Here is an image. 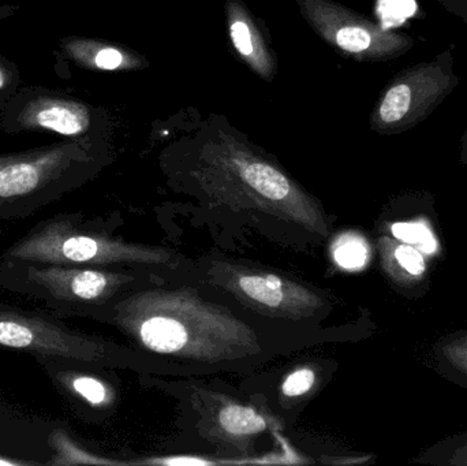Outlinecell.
I'll use <instances>...</instances> for the list:
<instances>
[{
	"mask_svg": "<svg viewBox=\"0 0 467 466\" xmlns=\"http://www.w3.org/2000/svg\"><path fill=\"white\" fill-rule=\"evenodd\" d=\"M49 448L54 451L52 460L46 462V465L71 466V465H115L122 464L114 460L103 459L98 454L90 453L87 449L82 448L70 437L66 430L57 429L49 434Z\"/></svg>",
	"mask_w": 467,
	"mask_h": 466,
	"instance_id": "cell-15",
	"label": "cell"
},
{
	"mask_svg": "<svg viewBox=\"0 0 467 466\" xmlns=\"http://www.w3.org/2000/svg\"><path fill=\"white\" fill-rule=\"evenodd\" d=\"M320 378L315 367L299 366L285 375L280 386V394L285 401H298L305 399L318 388Z\"/></svg>",
	"mask_w": 467,
	"mask_h": 466,
	"instance_id": "cell-17",
	"label": "cell"
},
{
	"mask_svg": "<svg viewBox=\"0 0 467 466\" xmlns=\"http://www.w3.org/2000/svg\"><path fill=\"white\" fill-rule=\"evenodd\" d=\"M161 167L170 188L192 197L207 222L249 229L296 251H312L331 237L323 204L235 130L202 129L164 150Z\"/></svg>",
	"mask_w": 467,
	"mask_h": 466,
	"instance_id": "cell-2",
	"label": "cell"
},
{
	"mask_svg": "<svg viewBox=\"0 0 467 466\" xmlns=\"http://www.w3.org/2000/svg\"><path fill=\"white\" fill-rule=\"evenodd\" d=\"M106 126V118L95 107L48 88H19L0 107V129L7 134L52 133L109 148Z\"/></svg>",
	"mask_w": 467,
	"mask_h": 466,
	"instance_id": "cell-9",
	"label": "cell"
},
{
	"mask_svg": "<svg viewBox=\"0 0 467 466\" xmlns=\"http://www.w3.org/2000/svg\"><path fill=\"white\" fill-rule=\"evenodd\" d=\"M444 356L452 367L467 375V336L443 347Z\"/></svg>",
	"mask_w": 467,
	"mask_h": 466,
	"instance_id": "cell-21",
	"label": "cell"
},
{
	"mask_svg": "<svg viewBox=\"0 0 467 466\" xmlns=\"http://www.w3.org/2000/svg\"><path fill=\"white\" fill-rule=\"evenodd\" d=\"M451 47L431 60L398 71L379 96L369 125L381 136H397L425 122L461 84Z\"/></svg>",
	"mask_w": 467,
	"mask_h": 466,
	"instance_id": "cell-8",
	"label": "cell"
},
{
	"mask_svg": "<svg viewBox=\"0 0 467 466\" xmlns=\"http://www.w3.org/2000/svg\"><path fill=\"white\" fill-rule=\"evenodd\" d=\"M96 322L117 328L130 347L183 375L249 371L327 341V328L252 314L189 268L140 285Z\"/></svg>",
	"mask_w": 467,
	"mask_h": 466,
	"instance_id": "cell-1",
	"label": "cell"
},
{
	"mask_svg": "<svg viewBox=\"0 0 467 466\" xmlns=\"http://www.w3.org/2000/svg\"><path fill=\"white\" fill-rule=\"evenodd\" d=\"M268 429V418L255 408L236 401H219L213 418V432L223 442L246 445Z\"/></svg>",
	"mask_w": 467,
	"mask_h": 466,
	"instance_id": "cell-14",
	"label": "cell"
},
{
	"mask_svg": "<svg viewBox=\"0 0 467 466\" xmlns=\"http://www.w3.org/2000/svg\"><path fill=\"white\" fill-rule=\"evenodd\" d=\"M461 144H462V158L467 161V128L465 133H463L462 140H461Z\"/></svg>",
	"mask_w": 467,
	"mask_h": 466,
	"instance_id": "cell-25",
	"label": "cell"
},
{
	"mask_svg": "<svg viewBox=\"0 0 467 466\" xmlns=\"http://www.w3.org/2000/svg\"><path fill=\"white\" fill-rule=\"evenodd\" d=\"M441 5L467 25V0H439Z\"/></svg>",
	"mask_w": 467,
	"mask_h": 466,
	"instance_id": "cell-22",
	"label": "cell"
},
{
	"mask_svg": "<svg viewBox=\"0 0 467 466\" xmlns=\"http://www.w3.org/2000/svg\"><path fill=\"white\" fill-rule=\"evenodd\" d=\"M226 14L230 40L236 54L260 78L272 81L276 74V60L254 16L241 0H229Z\"/></svg>",
	"mask_w": 467,
	"mask_h": 466,
	"instance_id": "cell-12",
	"label": "cell"
},
{
	"mask_svg": "<svg viewBox=\"0 0 467 466\" xmlns=\"http://www.w3.org/2000/svg\"><path fill=\"white\" fill-rule=\"evenodd\" d=\"M332 257L343 270H359L369 259V246L361 235L342 234L332 245Z\"/></svg>",
	"mask_w": 467,
	"mask_h": 466,
	"instance_id": "cell-16",
	"label": "cell"
},
{
	"mask_svg": "<svg viewBox=\"0 0 467 466\" xmlns=\"http://www.w3.org/2000/svg\"><path fill=\"white\" fill-rule=\"evenodd\" d=\"M59 49L63 57L88 70L130 71L145 66L130 49L98 38L67 36L60 40Z\"/></svg>",
	"mask_w": 467,
	"mask_h": 466,
	"instance_id": "cell-13",
	"label": "cell"
},
{
	"mask_svg": "<svg viewBox=\"0 0 467 466\" xmlns=\"http://www.w3.org/2000/svg\"><path fill=\"white\" fill-rule=\"evenodd\" d=\"M161 275L169 274L131 267L0 259V287L40 301L60 319L85 317L96 322L126 293Z\"/></svg>",
	"mask_w": 467,
	"mask_h": 466,
	"instance_id": "cell-4",
	"label": "cell"
},
{
	"mask_svg": "<svg viewBox=\"0 0 467 466\" xmlns=\"http://www.w3.org/2000/svg\"><path fill=\"white\" fill-rule=\"evenodd\" d=\"M21 87V73L10 60L0 55V107L7 103Z\"/></svg>",
	"mask_w": 467,
	"mask_h": 466,
	"instance_id": "cell-19",
	"label": "cell"
},
{
	"mask_svg": "<svg viewBox=\"0 0 467 466\" xmlns=\"http://www.w3.org/2000/svg\"><path fill=\"white\" fill-rule=\"evenodd\" d=\"M392 234L403 243H414L427 254H433L438 249V243L433 238L430 227L424 223H395L391 227Z\"/></svg>",
	"mask_w": 467,
	"mask_h": 466,
	"instance_id": "cell-18",
	"label": "cell"
},
{
	"mask_svg": "<svg viewBox=\"0 0 467 466\" xmlns=\"http://www.w3.org/2000/svg\"><path fill=\"white\" fill-rule=\"evenodd\" d=\"M117 221L87 218L79 212L57 213L36 223L11 243L0 259L35 260L57 264L131 267L178 274L192 260L163 246L129 243L114 234Z\"/></svg>",
	"mask_w": 467,
	"mask_h": 466,
	"instance_id": "cell-3",
	"label": "cell"
},
{
	"mask_svg": "<svg viewBox=\"0 0 467 466\" xmlns=\"http://www.w3.org/2000/svg\"><path fill=\"white\" fill-rule=\"evenodd\" d=\"M189 271L252 314L275 322L321 326L332 312L327 292L279 271L215 256L200 257Z\"/></svg>",
	"mask_w": 467,
	"mask_h": 466,
	"instance_id": "cell-6",
	"label": "cell"
},
{
	"mask_svg": "<svg viewBox=\"0 0 467 466\" xmlns=\"http://www.w3.org/2000/svg\"><path fill=\"white\" fill-rule=\"evenodd\" d=\"M40 462L26 461V460L11 459V457L0 454V466H36Z\"/></svg>",
	"mask_w": 467,
	"mask_h": 466,
	"instance_id": "cell-23",
	"label": "cell"
},
{
	"mask_svg": "<svg viewBox=\"0 0 467 466\" xmlns=\"http://www.w3.org/2000/svg\"><path fill=\"white\" fill-rule=\"evenodd\" d=\"M57 393L85 419L106 415L117 402V388L112 385L106 367L95 366L74 358L37 356Z\"/></svg>",
	"mask_w": 467,
	"mask_h": 466,
	"instance_id": "cell-11",
	"label": "cell"
},
{
	"mask_svg": "<svg viewBox=\"0 0 467 466\" xmlns=\"http://www.w3.org/2000/svg\"><path fill=\"white\" fill-rule=\"evenodd\" d=\"M395 259L400 267L405 268L413 275H421L425 273V260L422 254L413 246L400 245L395 251Z\"/></svg>",
	"mask_w": 467,
	"mask_h": 466,
	"instance_id": "cell-20",
	"label": "cell"
},
{
	"mask_svg": "<svg viewBox=\"0 0 467 466\" xmlns=\"http://www.w3.org/2000/svg\"><path fill=\"white\" fill-rule=\"evenodd\" d=\"M313 32L335 51L357 62L400 59L417 46L413 36L387 29L335 0H296Z\"/></svg>",
	"mask_w": 467,
	"mask_h": 466,
	"instance_id": "cell-10",
	"label": "cell"
},
{
	"mask_svg": "<svg viewBox=\"0 0 467 466\" xmlns=\"http://www.w3.org/2000/svg\"><path fill=\"white\" fill-rule=\"evenodd\" d=\"M0 349L29 353L32 357L74 358L109 369L183 375L171 364L148 357L133 347L74 330L51 312L5 303H0Z\"/></svg>",
	"mask_w": 467,
	"mask_h": 466,
	"instance_id": "cell-7",
	"label": "cell"
},
{
	"mask_svg": "<svg viewBox=\"0 0 467 466\" xmlns=\"http://www.w3.org/2000/svg\"><path fill=\"white\" fill-rule=\"evenodd\" d=\"M18 155V152L14 153H3V155H0V169L2 167H5V164L10 163L13 159H16V156Z\"/></svg>",
	"mask_w": 467,
	"mask_h": 466,
	"instance_id": "cell-24",
	"label": "cell"
},
{
	"mask_svg": "<svg viewBox=\"0 0 467 466\" xmlns=\"http://www.w3.org/2000/svg\"><path fill=\"white\" fill-rule=\"evenodd\" d=\"M109 161V148L73 140L18 152L0 169V219L33 215L89 182Z\"/></svg>",
	"mask_w": 467,
	"mask_h": 466,
	"instance_id": "cell-5",
	"label": "cell"
}]
</instances>
